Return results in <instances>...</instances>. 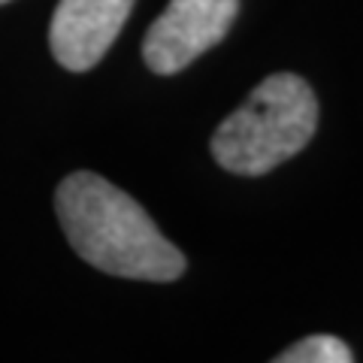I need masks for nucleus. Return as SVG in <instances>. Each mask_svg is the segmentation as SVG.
<instances>
[{
  "label": "nucleus",
  "mask_w": 363,
  "mask_h": 363,
  "mask_svg": "<svg viewBox=\"0 0 363 363\" xmlns=\"http://www.w3.org/2000/svg\"><path fill=\"white\" fill-rule=\"evenodd\" d=\"M130 9L133 0H61L49 28L55 61L73 73L91 70L116 43Z\"/></svg>",
  "instance_id": "4"
},
{
  "label": "nucleus",
  "mask_w": 363,
  "mask_h": 363,
  "mask_svg": "<svg viewBox=\"0 0 363 363\" xmlns=\"http://www.w3.org/2000/svg\"><path fill=\"white\" fill-rule=\"evenodd\" d=\"M61 227L73 252L109 276L176 281L185 257L167 242L140 203L97 173H70L55 194Z\"/></svg>",
  "instance_id": "1"
},
{
  "label": "nucleus",
  "mask_w": 363,
  "mask_h": 363,
  "mask_svg": "<svg viewBox=\"0 0 363 363\" xmlns=\"http://www.w3.org/2000/svg\"><path fill=\"white\" fill-rule=\"evenodd\" d=\"M276 360L279 363H351L354 354H351V348L342 339L315 333V336H306L303 342L291 345L288 351H281Z\"/></svg>",
  "instance_id": "5"
},
{
  "label": "nucleus",
  "mask_w": 363,
  "mask_h": 363,
  "mask_svg": "<svg viewBox=\"0 0 363 363\" xmlns=\"http://www.w3.org/2000/svg\"><path fill=\"white\" fill-rule=\"evenodd\" d=\"M236 9L240 0H169L143 43L149 70L161 76L185 70L227 37Z\"/></svg>",
  "instance_id": "3"
},
{
  "label": "nucleus",
  "mask_w": 363,
  "mask_h": 363,
  "mask_svg": "<svg viewBox=\"0 0 363 363\" xmlns=\"http://www.w3.org/2000/svg\"><path fill=\"white\" fill-rule=\"evenodd\" d=\"M0 4H9V0H0Z\"/></svg>",
  "instance_id": "6"
},
{
  "label": "nucleus",
  "mask_w": 363,
  "mask_h": 363,
  "mask_svg": "<svg viewBox=\"0 0 363 363\" xmlns=\"http://www.w3.org/2000/svg\"><path fill=\"white\" fill-rule=\"evenodd\" d=\"M318 128V100L294 73L264 79L212 136V157L227 173L264 176L306 149Z\"/></svg>",
  "instance_id": "2"
}]
</instances>
